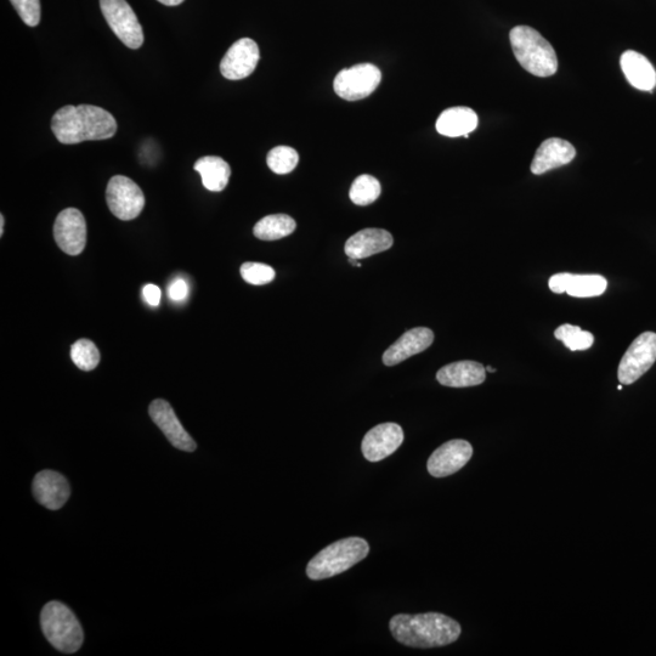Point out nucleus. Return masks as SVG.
I'll list each match as a JSON object with an SVG mask.
<instances>
[{"mask_svg": "<svg viewBox=\"0 0 656 656\" xmlns=\"http://www.w3.org/2000/svg\"><path fill=\"white\" fill-rule=\"evenodd\" d=\"M52 130L61 144L76 145L115 137L117 122L110 112L99 106L67 105L55 112Z\"/></svg>", "mask_w": 656, "mask_h": 656, "instance_id": "obj_1", "label": "nucleus"}, {"mask_svg": "<svg viewBox=\"0 0 656 656\" xmlns=\"http://www.w3.org/2000/svg\"><path fill=\"white\" fill-rule=\"evenodd\" d=\"M389 630L404 646L422 649L449 646L462 631L456 620L440 613L398 614L390 620Z\"/></svg>", "mask_w": 656, "mask_h": 656, "instance_id": "obj_2", "label": "nucleus"}, {"mask_svg": "<svg viewBox=\"0 0 656 656\" xmlns=\"http://www.w3.org/2000/svg\"><path fill=\"white\" fill-rule=\"evenodd\" d=\"M514 56L531 75L551 77L558 70L556 52L539 32L529 26L514 27L510 33Z\"/></svg>", "mask_w": 656, "mask_h": 656, "instance_id": "obj_3", "label": "nucleus"}, {"mask_svg": "<svg viewBox=\"0 0 656 656\" xmlns=\"http://www.w3.org/2000/svg\"><path fill=\"white\" fill-rule=\"evenodd\" d=\"M370 546L361 537H348L327 546L307 567L310 580L320 581L344 573L369 556Z\"/></svg>", "mask_w": 656, "mask_h": 656, "instance_id": "obj_4", "label": "nucleus"}, {"mask_svg": "<svg viewBox=\"0 0 656 656\" xmlns=\"http://www.w3.org/2000/svg\"><path fill=\"white\" fill-rule=\"evenodd\" d=\"M41 625L45 637L59 652L76 653L83 644V630L75 614L60 602H50L42 610Z\"/></svg>", "mask_w": 656, "mask_h": 656, "instance_id": "obj_5", "label": "nucleus"}, {"mask_svg": "<svg viewBox=\"0 0 656 656\" xmlns=\"http://www.w3.org/2000/svg\"><path fill=\"white\" fill-rule=\"evenodd\" d=\"M100 9L111 30L130 49L144 44L143 27L126 0H100Z\"/></svg>", "mask_w": 656, "mask_h": 656, "instance_id": "obj_6", "label": "nucleus"}, {"mask_svg": "<svg viewBox=\"0 0 656 656\" xmlns=\"http://www.w3.org/2000/svg\"><path fill=\"white\" fill-rule=\"evenodd\" d=\"M656 361V333L644 332L631 344L620 361L618 378L622 386H630L652 369Z\"/></svg>", "mask_w": 656, "mask_h": 656, "instance_id": "obj_7", "label": "nucleus"}, {"mask_svg": "<svg viewBox=\"0 0 656 656\" xmlns=\"http://www.w3.org/2000/svg\"><path fill=\"white\" fill-rule=\"evenodd\" d=\"M106 201L113 216L126 222L138 218L145 207L143 190L123 175L111 178L106 189Z\"/></svg>", "mask_w": 656, "mask_h": 656, "instance_id": "obj_8", "label": "nucleus"}, {"mask_svg": "<svg viewBox=\"0 0 656 656\" xmlns=\"http://www.w3.org/2000/svg\"><path fill=\"white\" fill-rule=\"evenodd\" d=\"M382 73L377 66L360 64L338 73L333 88L338 96L347 101L367 98L380 86Z\"/></svg>", "mask_w": 656, "mask_h": 656, "instance_id": "obj_9", "label": "nucleus"}, {"mask_svg": "<svg viewBox=\"0 0 656 656\" xmlns=\"http://www.w3.org/2000/svg\"><path fill=\"white\" fill-rule=\"evenodd\" d=\"M54 237L61 251L78 256L87 245V223L76 208L62 211L54 224Z\"/></svg>", "mask_w": 656, "mask_h": 656, "instance_id": "obj_10", "label": "nucleus"}, {"mask_svg": "<svg viewBox=\"0 0 656 656\" xmlns=\"http://www.w3.org/2000/svg\"><path fill=\"white\" fill-rule=\"evenodd\" d=\"M473 456L472 445L466 440H450L429 457L427 468L434 478H445L461 471Z\"/></svg>", "mask_w": 656, "mask_h": 656, "instance_id": "obj_11", "label": "nucleus"}, {"mask_svg": "<svg viewBox=\"0 0 656 656\" xmlns=\"http://www.w3.org/2000/svg\"><path fill=\"white\" fill-rule=\"evenodd\" d=\"M260 60L258 44L251 38H242L233 44L220 62V72L230 81L251 76Z\"/></svg>", "mask_w": 656, "mask_h": 656, "instance_id": "obj_12", "label": "nucleus"}, {"mask_svg": "<svg viewBox=\"0 0 656 656\" xmlns=\"http://www.w3.org/2000/svg\"><path fill=\"white\" fill-rule=\"evenodd\" d=\"M403 443V428L397 423H383L365 435L361 450L367 461L380 462L393 455Z\"/></svg>", "mask_w": 656, "mask_h": 656, "instance_id": "obj_13", "label": "nucleus"}, {"mask_svg": "<svg viewBox=\"0 0 656 656\" xmlns=\"http://www.w3.org/2000/svg\"><path fill=\"white\" fill-rule=\"evenodd\" d=\"M150 416L156 426L161 429L174 448L192 452L196 450V443L185 431L179 418L175 415L173 407L166 400L157 399L150 405Z\"/></svg>", "mask_w": 656, "mask_h": 656, "instance_id": "obj_14", "label": "nucleus"}, {"mask_svg": "<svg viewBox=\"0 0 656 656\" xmlns=\"http://www.w3.org/2000/svg\"><path fill=\"white\" fill-rule=\"evenodd\" d=\"M553 293L562 294L567 292L575 298H591L602 296L607 291L608 282L601 275H575L556 274L548 282Z\"/></svg>", "mask_w": 656, "mask_h": 656, "instance_id": "obj_15", "label": "nucleus"}, {"mask_svg": "<svg viewBox=\"0 0 656 656\" xmlns=\"http://www.w3.org/2000/svg\"><path fill=\"white\" fill-rule=\"evenodd\" d=\"M434 342V333L431 328L416 327L407 331L397 342L390 346L386 353L383 354V364L386 366H395L411 358V356L420 354L432 346Z\"/></svg>", "mask_w": 656, "mask_h": 656, "instance_id": "obj_16", "label": "nucleus"}, {"mask_svg": "<svg viewBox=\"0 0 656 656\" xmlns=\"http://www.w3.org/2000/svg\"><path fill=\"white\" fill-rule=\"evenodd\" d=\"M70 494L69 482L58 472L43 471L33 480V495L48 510H60L69 500Z\"/></svg>", "mask_w": 656, "mask_h": 656, "instance_id": "obj_17", "label": "nucleus"}, {"mask_svg": "<svg viewBox=\"0 0 656 656\" xmlns=\"http://www.w3.org/2000/svg\"><path fill=\"white\" fill-rule=\"evenodd\" d=\"M575 156V147L569 141L558 138L547 139L536 152L531 163V172L536 175L545 174L552 169L569 164Z\"/></svg>", "mask_w": 656, "mask_h": 656, "instance_id": "obj_18", "label": "nucleus"}, {"mask_svg": "<svg viewBox=\"0 0 656 656\" xmlns=\"http://www.w3.org/2000/svg\"><path fill=\"white\" fill-rule=\"evenodd\" d=\"M393 243V236L387 230L364 229L350 237L344 250L349 258L360 260L388 251Z\"/></svg>", "mask_w": 656, "mask_h": 656, "instance_id": "obj_19", "label": "nucleus"}, {"mask_svg": "<svg viewBox=\"0 0 656 656\" xmlns=\"http://www.w3.org/2000/svg\"><path fill=\"white\" fill-rule=\"evenodd\" d=\"M437 380L441 386L450 388L475 387L485 382L486 369L475 361H457L441 367Z\"/></svg>", "mask_w": 656, "mask_h": 656, "instance_id": "obj_20", "label": "nucleus"}, {"mask_svg": "<svg viewBox=\"0 0 656 656\" xmlns=\"http://www.w3.org/2000/svg\"><path fill=\"white\" fill-rule=\"evenodd\" d=\"M621 69L632 87L652 92L656 87V71L646 56L627 50L620 59Z\"/></svg>", "mask_w": 656, "mask_h": 656, "instance_id": "obj_21", "label": "nucleus"}, {"mask_svg": "<svg viewBox=\"0 0 656 656\" xmlns=\"http://www.w3.org/2000/svg\"><path fill=\"white\" fill-rule=\"evenodd\" d=\"M477 127V113L463 106L445 110L437 121L438 133L449 138H468Z\"/></svg>", "mask_w": 656, "mask_h": 656, "instance_id": "obj_22", "label": "nucleus"}, {"mask_svg": "<svg viewBox=\"0 0 656 656\" xmlns=\"http://www.w3.org/2000/svg\"><path fill=\"white\" fill-rule=\"evenodd\" d=\"M194 168L196 172L200 173L202 184L209 191H223L229 184L231 168L223 158L217 156L202 157L195 163Z\"/></svg>", "mask_w": 656, "mask_h": 656, "instance_id": "obj_23", "label": "nucleus"}, {"mask_svg": "<svg viewBox=\"0 0 656 656\" xmlns=\"http://www.w3.org/2000/svg\"><path fill=\"white\" fill-rule=\"evenodd\" d=\"M294 219L286 214H273L259 220L254 226V236L263 241H276L290 236L296 230Z\"/></svg>", "mask_w": 656, "mask_h": 656, "instance_id": "obj_24", "label": "nucleus"}, {"mask_svg": "<svg viewBox=\"0 0 656 656\" xmlns=\"http://www.w3.org/2000/svg\"><path fill=\"white\" fill-rule=\"evenodd\" d=\"M381 184L372 175L364 174L354 180L349 197L355 205L369 206L381 195Z\"/></svg>", "mask_w": 656, "mask_h": 656, "instance_id": "obj_25", "label": "nucleus"}, {"mask_svg": "<svg viewBox=\"0 0 656 656\" xmlns=\"http://www.w3.org/2000/svg\"><path fill=\"white\" fill-rule=\"evenodd\" d=\"M554 336L558 341L563 342L564 346L569 348L571 352L590 349L595 343V337L591 332L584 331L579 326L568 324L559 326L554 332Z\"/></svg>", "mask_w": 656, "mask_h": 656, "instance_id": "obj_26", "label": "nucleus"}, {"mask_svg": "<svg viewBox=\"0 0 656 656\" xmlns=\"http://www.w3.org/2000/svg\"><path fill=\"white\" fill-rule=\"evenodd\" d=\"M71 358L79 370L93 371L100 363L99 349L89 339H79L71 348Z\"/></svg>", "mask_w": 656, "mask_h": 656, "instance_id": "obj_27", "label": "nucleus"}, {"mask_svg": "<svg viewBox=\"0 0 656 656\" xmlns=\"http://www.w3.org/2000/svg\"><path fill=\"white\" fill-rule=\"evenodd\" d=\"M299 155L292 147L277 146L271 150L267 157V163L271 171L276 174H288L298 166Z\"/></svg>", "mask_w": 656, "mask_h": 656, "instance_id": "obj_28", "label": "nucleus"}, {"mask_svg": "<svg viewBox=\"0 0 656 656\" xmlns=\"http://www.w3.org/2000/svg\"><path fill=\"white\" fill-rule=\"evenodd\" d=\"M242 279L254 286L268 285L275 279V270L269 265L248 262L241 267Z\"/></svg>", "mask_w": 656, "mask_h": 656, "instance_id": "obj_29", "label": "nucleus"}, {"mask_svg": "<svg viewBox=\"0 0 656 656\" xmlns=\"http://www.w3.org/2000/svg\"><path fill=\"white\" fill-rule=\"evenodd\" d=\"M22 21L27 26L36 27L41 22V0H10Z\"/></svg>", "mask_w": 656, "mask_h": 656, "instance_id": "obj_30", "label": "nucleus"}, {"mask_svg": "<svg viewBox=\"0 0 656 656\" xmlns=\"http://www.w3.org/2000/svg\"><path fill=\"white\" fill-rule=\"evenodd\" d=\"M169 297L174 302H183L189 296V285L183 279L174 280L168 288Z\"/></svg>", "mask_w": 656, "mask_h": 656, "instance_id": "obj_31", "label": "nucleus"}, {"mask_svg": "<svg viewBox=\"0 0 656 656\" xmlns=\"http://www.w3.org/2000/svg\"><path fill=\"white\" fill-rule=\"evenodd\" d=\"M143 296L151 307H158L161 303L162 292L156 285H146L143 288Z\"/></svg>", "mask_w": 656, "mask_h": 656, "instance_id": "obj_32", "label": "nucleus"}, {"mask_svg": "<svg viewBox=\"0 0 656 656\" xmlns=\"http://www.w3.org/2000/svg\"><path fill=\"white\" fill-rule=\"evenodd\" d=\"M157 2L167 5V7H177V5L182 4L184 0H157Z\"/></svg>", "mask_w": 656, "mask_h": 656, "instance_id": "obj_33", "label": "nucleus"}, {"mask_svg": "<svg viewBox=\"0 0 656 656\" xmlns=\"http://www.w3.org/2000/svg\"><path fill=\"white\" fill-rule=\"evenodd\" d=\"M4 224H5V219L2 214V216H0V236L4 235Z\"/></svg>", "mask_w": 656, "mask_h": 656, "instance_id": "obj_34", "label": "nucleus"}, {"mask_svg": "<svg viewBox=\"0 0 656 656\" xmlns=\"http://www.w3.org/2000/svg\"><path fill=\"white\" fill-rule=\"evenodd\" d=\"M349 263L354 265V267H358V268H361V265H363L359 262V259H354V258H349Z\"/></svg>", "mask_w": 656, "mask_h": 656, "instance_id": "obj_35", "label": "nucleus"}, {"mask_svg": "<svg viewBox=\"0 0 656 656\" xmlns=\"http://www.w3.org/2000/svg\"><path fill=\"white\" fill-rule=\"evenodd\" d=\"M485 369H486V371L491 372V373L496 372V369H492L491 366H486Z\"/></svg>", "mask_w": 656, "mask_h": 656, "instance_id": "obj_36", "label": "nucleus"}, {"mask_svg": "<svg viewBox=\"0 0 656 656\" xmlns=\"http://www.w3.org/2000/svg\"><path fill=\"white\" fill-rule=\"evenodd\" d=\"M618 390H622V384H620V386L618 387Z\"/></svg>", "mask_w": 656, "mask_h": 656, "instance_id": "obj_37", "label": "nucleus"}]
</instances>
